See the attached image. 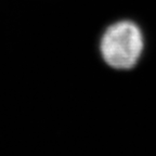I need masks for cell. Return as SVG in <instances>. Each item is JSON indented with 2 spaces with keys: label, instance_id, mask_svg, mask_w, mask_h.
Returning <instances> with one entry per match:
<instances>
[{
  "label": "cell",
  "instance_id": "1",
  "mask_svg": "<svg viewBox=\"0 0 156 156\" xmlns=\"http://www.w3.org/2000/svg\"><path fill=\"white\" fill-rule=\"evenodd\" d=\"M144 35L141 27L131 20H118L102 33L99 51L103 61L114 69H131L144 51Z\"/></svg>",
  "mask_w": 156,
  "mask_h": 156
}]
</instances>
